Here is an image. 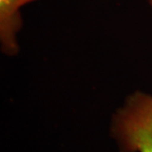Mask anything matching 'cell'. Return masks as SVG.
<instances>
[{
    "mask_svg": "<svg viewBox=\"0 0 152 152\" xmlns=\"http://www.w3.org/2000/svg\"><path fill=\"white\" fill-rule=\"evenodd\" d=\"M111 134L120 152H152V95L135 91L112 118Z\"/></svg>",
    "mask_w": 152,
    "mask_h": 152,
    "instance_id": "obj_1",
    "label": "cell"
},
{
    "mask_svg": "<svg viewBox=\"0 0 152 152\" xmlns=\"http://www.w3.org/2000/svg\"><path fill=\"white\" fill-rule=\"evenodd\" d=\"M37 0H0V43L7 56H15L19 52L18 33L23 26L20 10Z\"/></svg>",
    "mask_w": 152,
    "mask_h": 152,
    "instance_id": "obj_2",
    "label": "cell"
},
{
    "mask_svg": "<svg viewBox=\"0 0 152 152\" xmlns=\"http://www.w3.org/2000/svg\"><path fill=\"white\" fill-rule=\"evenodd\" d=\"M148 1V3L150 4V5L151 6V8H152V0H147Z\"/></svg>",
    "mask_w": 152,
    "mask_h": 152,
    "instance_id": "obj_3",
    "label": "cell"
}]
</instances>
